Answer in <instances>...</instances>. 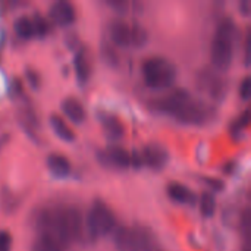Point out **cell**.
Wrapping results in <instances>:
<instances>
[{"label":"cell","instance_id":"cell-1","mask_svg":"<svg viewBox=\"0 0 251 251\" xmlns=\"http://www.w3.org/2000/svg\"><path fill=\"white\" fill-rule=\"evenodd\" d=\"M35 225L40 235L53 240L65 249L82 238L85 219L75 206H49L38 212Z\"/></svg>","mask_w":251,"mask_h":251},{"label":"cell","instance_id":"cell-2","mask_svg":"<svg viewBox=\"0 0 251 251\" xmlns=\"http://www.w3.org/2000/svg\"><path fill=\"white\" fill-rule=\"evenodd\" d=\"M154 107L188 125H201L212 116L210 107L184 88H176L165 97L157 99Z\"/></svg>","mask_w":251,"mask_h":251},{"label":"cell","instance_id":"cell-3","mask_svg":"<svg viewBox=\"0 0 251 251\" xmlns=\"http://www.w3.org/2000/svg\"><path fill=\"white\" fill-rule=\"evenodd\" d=\"M237 35H238V29L235 21L232 18H224L216 28L210 47V57L215 69L224 72L231 66L234 59V47H235Z\"/></svg>","mask_w":251,"mask_h":251},{"label":"cell","instance_id":"cell-4","mask_svg":"<svg viewBox=\"0 0 251 251\" xmlns=\"http://www.w3.org/2000/svg\"><path fill=\"white\" fill-rule=\"evenodd\" d=\"M141 72L146 84L154 90L171 87L176 79V66L166 57L151 56L143 62Z\"/></svg>","mask_w":251,"mask_h":251},{"label":"cell","instance_id":"cell-5","mask_svg":"<svg viewBox=\"0 0 251 251\" xmlns=\"http://www.w3.org/2000/svg\"><path fill=\"white\" fill-rule=\"evenodd\" d=\"M109 34L113 44L119 47H141L147 41V31L141 24L124 19L112 21Z\"/></svg>","mask_w":251,"mask_h":251},{"label":"cell","instance_id":"cell-6","mask_svg":"<svg viewBox=\"0 0 251 251\" xmlns=\"http://www.w3.org/2000/svg\"><path fill=\"white\" fill-rule=\"evenodd\" d=\"M116 219L112 209L101 200H96L85 218V231L91 238L106 237L115 229Z\"/></svg>","mask_w":251,"mask_h":251},{"label":"cell","instance_id":"cell-7","mask_svg":"<svg viewBox=\"0 0 251 251\" xmlns=\"http://www.w3.org/2000/svg\"><path fill=\"white\" fill-rule=\"evenodd\" d=\"M197 87L201 93L213 100H222L226 94L228 84L221 71L215 68H204L197 75Z\"/></svg>","mask_w":251,"mask_h":251},{"label":"cell","instance_id":"cell-8","mask_svg":"<svg viewBox=\"0 0 251 251\" xmlns=\"http://www.w3.org/2000/svg\"><path fill=\"white\" fill-rule=\"evenodd\" d=\"M128 251H160L153 231L143 225L128 228Z\"/></svg>","mask_w":251,"mask_h":251},{"label":"cell","instance_id":"cell-9","mask_svg":"<svg viewBox=\"0 0 251 251\" xmlns=\"http://www.w3.org/2000/svg\"><path fill=\"white\" fill-rule=\"evenodd\" d=\"M141 163L149 166L153 171H160L166 166L169 160V153L168 150L157 143H150L143 149V153H140Z\"/></svg>","mask_w":251,"mask_h":251},{"label":"cell","instance_id":"cell-10","mask_svg":"<svg viewBox=\"0 0 251 251\" xmlns=\"http://www.w3.org/2000/svg\"><path fill=\"white\" fill-rule=\"evenodd\" d=\"M99 157H100L101 163H104L107 166H113V168H119V169H126V168L132 166L131 153L119 146L107 147L106 150L100 151Z\"/></svg>","mask_w":251,"mask_h":251},{"label":"cell","instance_id":"cell-11","mask_svg":"<svg viewBox=\"0 0 251 251\" xmlns=\"http://www.w3.org/2000/svg\"><path fill=\"white\" fill-rule=\"evenodd\" d=\"M49 15H50V19L59 25V26H65V25H69L75 21V7L71 1H66V0H57L54 1L50 9H49Z\"/></svg>","mask_w":251,"mask_h":251},{"label":"cell","instance_id":"cell-12","mask_svg":"<svg viewBox=\"0 0 251 251\" xmlns=\"http://www.w3.org/2000/svg\"><path fill=\"white\" fill-rule=\"evenodd\" d=\"M62 112L74 124H82L85 121V109L82 103L75 97H66L62 101Z\"/></svg>","mask_w":251,"mask_h":251},{"label":"cell","instance_id":"cell-13","mask_svg":"<svg viewBox=\"0 0 251 251\" xmlns=\"http://www.w3.org/2000/svg\"><path fill=\"white\" fill-rule=\"evenodd\" d=\"M168 191V196L176 201V203H181V204H193L196 201V194L184 184H179V182H171L166 188Z\"/></svg>","mask_w":251,"mask_h":251},{"label":"cell","instance_id":"cell-14","mask_svg":"<svg viewBox=\"0 0 251 251\" xmlns=\"http://www.w3.org/2000/svg\"><path fill=\"white\" fill-rule=\"evenodd\" d=\"M99 116H100L101 125H103V128H104V132H106V135H107L109 138H112V140H119V138L124 135V125H122V122H121L115 115L101 112Z\"/></svg>","mask_w":251,"mask_h":251},{"label":"cell","instance_id":"cell-15","mask_svg":"<svg viewBox=\"0 0 251 251\" xmlns=\"http://www.w3.org/2000/svg\"><path fill=\"white\" fill-rule=\"evenodd\" d=\"M47 166H49L50 172L59 178H65L71 172V162L65 156L57 154V153H51L47 157Z\"/></svg>","mask_w":251,"mask_h":251},{"label":"cell","instance_id":"cell-16","mask_svg":"<svg viewBox=\"0 0 251 251\" xmlns=\"http://www.w3.org/2000/svg\"><path fill=\"white\" fill-rule=\"evenodd\" d=\"M74 68H75V74H76L78 81L81 84L87 82L90 78V62H88V57H87L84 50L76 51L75 59H74Z\"/></svg>","mask_w":251,"mask_h":251},{"label":"cell","instance_id":"cell-17","mask_svg":"<svg viewBox=\"0 0 251 251\" xmlns=\"http://www.w3.org/2000/svg\"><path fill=\"white\" fill-rule=\"evenodd\" d=\"M50 124H51L54 132H56L63 141H68V143H69V141H74L75 134H74V131L69 128V125L66 124V121H65L63 118H60V116H57V115H53V116L50 118Z\"/></svg>","mask_w":251,"mask_h":251},{"label":"cell","instance_id":"cell-18","mask_svg":"<svg viewBox=\"0 0 251 251\" xmlns=\"http://www.w3.org/2000/svg\"><path fill=\"white\" fill-rule=\"evenodd\" d=\"M15 31L16 34L24 38V40H28V38H32L34 37V26H32V19L28 18L26 15H21L15 19Z\"/></svg>","mask_w":251,"mask_h":251},{"label":"cell","instance_id":"cell-19","mask_svg":"<svg viewBox=\"0 0 251 251\" xmlns=\"http://www.w3.org/2000/svg\"><path fill=\"white\" fill-rule=\"evenodd\" d=\"M200 210L204 218H212L216 210V200L213 194L210 193H203L200 197Z\"/></svg>","mask_w":251,"mask_h":251},{"label":"cell","instance_id":"cell-20","mask_svg":"<svg viewBox=\"0 0 251 251\" xmlns=\"http://www.w3.org/2000/svg\"><path fill=\"white\" fill-rule=\"evenodd\" d=\"M32 251H63V249L53 240L38 235V238L35 240V243L32 246Z\"/></svg>","mask_w":251,"mask_h":251},{"label":"cell","instance_id":"cell-21","mask_svg":"<svg viewBox=\"0 0 251 251\" xmlns=\"http://www.w3.org/2000/svg\"><path fill=\"white\" fill-rule=\"evenodd\" d=\"M32 26H34V35H37V37H46L49 32V22L46 21V18H43L38 13L34 15Z\"/></svg>","mask_w":251,"mask_h":251},{"label":"cell","instance_id":"cell-22","mask_svg":"<svg viewBox=\"0 0 251 251\" xmlns=\"http://www.w3.org/2000/svg\"><path fill=\"white\" fill-rule=\"evenodd\" d=\"M115 243L119 251H128V228L121 226L115 232Z\"/></svg>","mask_w":251,"mask_h":251},{"label":"cell","instance_id":"cell-23","mask_svg":"<svg viewBox=\"0 0 251 251\" xmlns=\"http://www.w3.org/2000/svg\"><path fill=\"white\" fill-rule=\"evenodd\" d=\"M240 222H241V224H240V228H241V231H243V235H244V238L249 241L251 234V212L249 207L243 212Z\"/></svg>","mask_w":251,"mask_h":251},{"label":"cell","instance_id":"cell-24","mask_svg":"<svg viewBox=\"0 0 251 251\" xmlns=\"http://www.w3.org/2000/svg\"><path fill=\"white\" fill-rule=\"evenodd\" d=\"M249 121H250V112L249 110H244V113L238 118V121L232 125V131H243L247 125H249Z\"/></svg>","mask_w":251,"mask_h":251},{"label":"cell","instance_id":"cell-25","mask_svg":"<svg viewBox=\"0 0 251 251\" xmlns=\"http://www.w3.org/2000/svg\"><path fill=\"white\" fill-rule=\"evenodd\" d=\"M251 94V82H250V76H246L240 85V96L243 100H249Z\"/></svg>","mask_w":251,"mask_h":251},{"label":"cell","instance_id":"cell-26","mask_svg":"<svg viewBox=\"0 0 251 251\" xmlns=\"http://www.w3.org/2000/svg\"><path fill=\"white\" fill-rule=\"evenodd\" d=\"M12 246V237L7 231H0V251H9Z\"/></svg>","mask_w":251,"mask_h":251},{"label":"cell","instance_id":"cell-27","mask_svg":"<svg viewBox=\"0 0 251 251\" xmlns=\"http://www.w3.org/2000/svg\"><path fill=\"white\" fill-rule=\"evenodd\" d=\"M206 182L213 188V190H218V191H221L222 188H224V182L222 181H219V179H212V178H207L206 179Z\"/></svg>","mask_w":251,"mask_h":251},{"label":"cell","instance_id":"cell-28","mask_svg":"<svg viewBox=\"0 0 251 251\" xmlns=\"http://www.w3.org/2000/svg\"><path fill=\"white\" fill-rule=\"evenodd\" d=\"M26 76L29 78V81H31V84L34 85V87H37V81H38V78H37V75L32 72V71H28L26 72Z\"/></svg>","mask_w":251,"mask_h":251},{"label":"cell","instance_id":"cell-29","mask_svg":"<svg viewBox=\"0 0 251 251\" xmlns=\"http://www.w3.org/2000/svg\"><path fill=\"white\" fill-rule=\"evenodd\" d=\"M250 6H251V3L249 1V0H244V1H241V3H240V7L243 9V12H244L246 15L250 12Z\"/></svg>","mask_w":251,"mask_h":251},{"label":"cell","instance_id":"cell-30","mask_svg":"<svg viewBox=\"0 0 251 251\" xmlns=\"http://www.w3.org/2000/svg\"><path fill=\"white\" fill-rule=\"evenodd\" d=\"M244 251H250V249H249V244H247V246L244 247Z\"/></svg>","mask_w":251,"mask_h":251}]
</instances>
